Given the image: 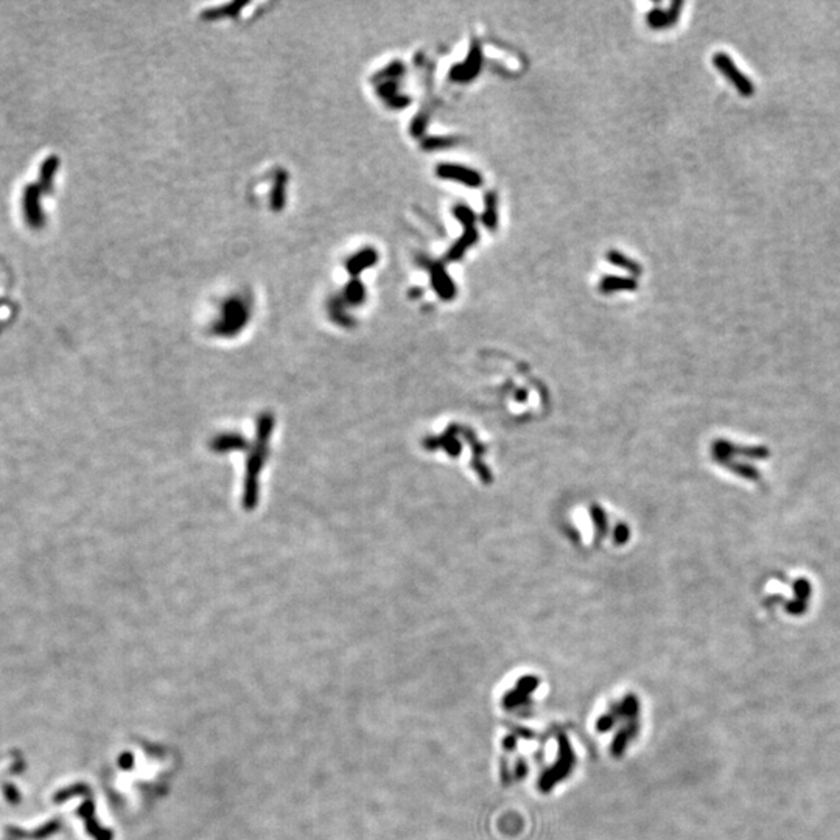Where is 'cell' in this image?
I'll use <instances>...</instances> for the list:
<instances>
[{
    "instance_id": "2",
    "label": "cell",
    "mask_w": 840,
    "mask_h": 840,
    "mask_svg": "<svg viewBox=\"0 0 840 840\" xmlns=\"http://www.w3.org/2000/svg\"><path fill=\"white\" fill-rule=\"evenodd\" d=\"M454 215L459 218L461 223L464 224V234L461 239L454 243V246L450 249L448 259L458 260L461 259L468 248L478 241V232L474 228V214L466 206H458L454 209Z\"/></svg>"
},
{
    "instance_id": "5",
    "label": "cell",
    "mask_w": 840,
    "mask_h": 840,
    "mask_svg": "<svg viewBox=\"0 0 840 840\" xmlns=\"http://www.w3.org/2000/svg\"><path fill=\"white\" fill-rule=\"evenodd\" d=\"M681 7H683L681 2H674L671 7H669V10H652L648 14V23L652 28L671 27L672 23L679 19Z\"/></svg>"
},
{
    "instance_id": "8",
    "label": "cell",
    "mask_w": 840,
    "mask_h": 840,
    "mask_svg": "<svg viewBox=\"0 0 840 840\" xmlns=\"http://www.w3.org/2000/svg\"><path fill=\"white\" fill-rule=\"evenodd\" d=\"M483 223L487 229H490V230L497 229L498 214H497V194L495 193H489L486 197V212L483 215Z\"/></svg>"
},
{
    "instance_id": "7",
    "label": "cell",
    "mask_w": 840,
    "mask_h": 840,
    "mask_svg": "<svg viewBox=\"0 0 840 840\" xmlns=\"http://www.w3.org/2000/svg\"><path fill=\"white\" fill-rule=\"evenodd\" d=\"M637 282L629 277H606L601 280V291L602 293H613V291L623 290H635Z\"/></svg>"
},
{
    "instance_id": "10",
    "label": "cell",
    "mask_w": 840,
    "mask_h": 840,
    "mask_svg": "<svg viewBox=\"0 0 840 840\" xmlns=\"http://www.w3.org/2000/svg\"><path fill=\"white\" fill-rule=\"evenodd\" d=\"M452 143H453L452 139H431L425 145L430 148H434V147H448V145H452Z\"/></svg>"
},
{
    "instance_id": "3",
    "label": "cell",
    "mask_w": 840,
    "mask_h": 840,
    "mask_svg": "<svg viewBox=\"0 0 840 840\" xmlns=\"http://www.w3.org/2000/svg\"><path fill=\"white\" fill-rule=\"evenodd\" d=\"M481 61H483L481 48L477 44H473L472 46V50H470V53H468L467 59L462 64L453 67L452 72H450V78H452V80H454V81H458V83L472 81L473 78L479 74L481 64H483V63H481Z\"/></svg>"
},
{
    "instance_id": "9",
    "label": "cell",
    "mask_w": 840,
    "mask_h": 840,
    "mask_svg": "<svg viewBox=\"0 0 840 840\" xmlns=\"http://www.w3.org/2000/svg\"><path fill=\"white\" fill-rule=\"evenodd\" d=\"M607 259H608V261H610L612 265H614V266H619V268H623V270L629 271V272H632V274H640V271H641V268L638 266L634 260L627 259L626 255H623V254H621V252H617V251L608 252Z\"/></svg>"
},
{
    "instance_id": "4",
    "label": "cell",
    "mask_w": 840,
    "mask_h": 840,
    "mask_svg": "<svg viewBox=\"0 0 840 840\" xmlns=\"http://www.w3.org/2000/svg\"><path fill=\"white\" fill-rule=\"evenodd\" d=\"M436 173L439 178L458 181L468 187H478L483 184V178L478 172L462 166H456V163H442V166L437 167Z\"/></svg>"
},
{
    "instance_id": "1",
    "label": "cell",
    "mask_w": 840,
    "mask_h": 840,
    "mask_svg": "<svg viewBox=\"0 0 840 840\" xmlns=\"http://www.w3.org/2000/svg\"><path fill=\"white\" fill-rule=\"evenodd\" d=\"M713 64L728 78L730 81L734 84V88L738 89L739 94L748 97L754 92V84L752 83L750 78L744 74V72H741L738 69V66H736L733 58L730 57L728 53H726V52L714 53Z\"/></svg>"
},
{
    "instance_id": "6",
    "label": "cell",
    "mask_w": 840,
    "mask_h": 840,
    "mask_svg": "<svg viewBox=\"0 0 840 840\" xmlns=\"http://www.w3.org/2000/svg\"><path fill=\"white\" fill-rule=\"evenodd\" d=\"M431 282H433V287L437 291V294L443 299L448 301L452 299V297L456 294V288L452 282V279L447 274V271L443 270V266L441 265H431Z\"/></svg>"
}]
</instances>
